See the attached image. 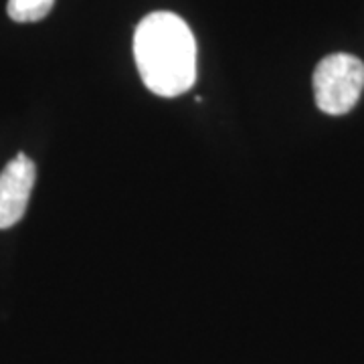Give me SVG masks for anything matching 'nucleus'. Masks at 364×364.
Segmentation results:
<instances>
[{
	"label": "nucleus",
	"instance_id": "1",
	"mask_svg": "<svg viewBox=\"0 0 364 364\" xmlns=\"http://www.w3.org/2000/svg\"><path fill=\"white\" fill-rule=\"evenodd\" d=\"M134 59L144 85L160 97H176L195 85L196 41L178 14L144 16L134 33Z\"/></svg>",
	"mask_w": 364,
	"mask_h": 364
},
{
	"label": "nucleus",
	"instance_id": "2",
	"mask_svg": "<svg viewBox=\"0 0 364 364\" xmlns=\"http://www.w3.org/2000/svg\"><path fill=\"white\" fill-rule=\"evenodd\" d=\"M364 90V63L348 53L324 57L314 71L316 105L328 116H344Z\"/></svg>",
	"mask_w": 364,
	"mask_h": 364
},
{
	"label": "nucleus",
	"instance_id": "3",
	"mask_svg": "<svg viewBox=\"0 0 364 364\" xmlns=\"http://www.w3.org/2000/svg\"><path fill=\"white\" fill-rule=\"evenodd\" d=\"M37 170L26 154L14 156L0 172V229H11L25 217Z\"/></svg>",
	"mask_w": 364,
	"mask_h": 364
},
{
	"label": "nucleus",
	"instance_id": "4",
	"mask_svg": "<svg viewBox=\"0 0 364 364\" xmlns=\"http://www.w3.org/2000/svg\"><path fill=\"white\" fill-rule=\"evenodd\" d=\"M55 0H9L6 13L14 23H37L51 13Z\"/></svg>",
	"mask_w": 364,
	"mask_h": 364
}]
</instances>
